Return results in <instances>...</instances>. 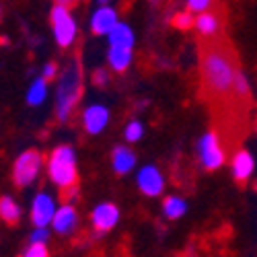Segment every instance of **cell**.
I'll use <instances>...</instances> for the list:
<instances>
[{"instance_id":"cell-18","label":"cell","mask_w":257,"mask_h":257,"mask_svg":"<svg viewBox=\"0 0 257 257\" xmlns=\"http://www.w3.org/2000/svg\"><path fill=\"white\" fill-rule=\"evenodd\" d=\"M107 44L121 46V48H136V33L132 29V25H127L125 21H119L113 27V31L107 35Z\"/></svg>"},{"instance_id":"cell-24","label":"cell","mask_w":257,"mask_h":257,"mask_svg":"<svg viewBox=\"0 0 257 257\" xmlns=\"http://www.w3.org/2000/svg\"><path fill=\"white\" fill-rule=\"evenodd\" d=\"M214 3H216V0H185V9L194 15H200V13L214 9Z\"/></svg>"},{"instance_id":"cell-22","label":"cell","mask_w":257,"mask_h":257,"mask_svg":"<svg viewBox=\"0 0 257 257\" xmlns=\"http://www.w3.org/2000/svg\"><path fill=\"white\" fill-rule=\"evenodd\" d=\"M144 132H146V127H144V121L134 117L130 119L125 125H123V138L127 144H134V142H140L144 138Z\"/></svg>"},{"instance_id":"cell-25","label":"cell","mask_w":257,"mask_h":257,"mask_svg":"<svg viewBox=\"0 0 257 257\" xmlns=\"http://www.w3.org/2000/svg\"><path fill=\"white\" fill-rule=\"evenodd\" d=\"M48 241H50V226H33V230L29 234V243L48 245Z\"/></svg>"},{"instance_id":"cell-20","label":"cell","mask_w":257,"mask_h":257,"mask_svg":"<svg viewBox=\"0 0 257 257\" xmlns=\"http://www.w3.org/2000/svg\"><path fill=\"white\" fill-rule=\"evenodd\" d=\"M21 214H23V210H21V204L13 198V196H0V220H3L5 224H17L21 220Z\"/></svg>"},{"instance_id":"cell-29","label":"cell","mask_w":257,"mask_h":257,"mask_svg":"<svg viewBox=\"0 0 257 257\" xmlns=\"http://www.w3.org/2000/svg\"><path fill=\"white\" fill-rule=\"evenodd\" d=\"M54 5H62V7H68V9H74L78 5V0H54Z\"/></svg>"},{"instance_id":"cell-10","label":"cell","mask_w":257,"mask_h":257,"mask_svg":"<svg viewBox=\"0 0 257 257\" xmlns=\"http://www.w3.org/2000/svg\"><path fill=\"white\" fill-rule=\"evenodd\" d=\"M121 220V210L115 202H99L91 210V224L97 234L111 232Z\"/></svg>"},{"instance_id":"cell-15","label":"cell","mask_w":257,"mask_h":257,"mask_svg":"<svg viewBox=\"0 0 257 257\" xmlns=\"http://www.w3.org/2000/svg\"><path fill=\"white\" fill-rule=\"evenodd\" d=\"M138 165V155L132 151L130 144H117L111 148V169L113 173L123 177L130 175Z\"/></svg>"},{"instance_id":"cell-17","label":"cell","mask_w":257,"mask_h":257,"mask_svg":"<svg viewBox=\"0 0 257 257\" xmlns=\"http://www.w3.org/2000/svg\"><path fill=\"white\" fill-rule=\"evenodd\" d=\"M161 210H163V216L167 220H179L187 214L189 204H187V200L183 196L171 194V196H165V200L161 204Z\"/></svg>"},{"instance_id":"cell-7","label":"cell","mask_w":257,"mask_h":257,"mask_svg":"<svg viewBox=\"0 0 257 257\" xmlns=\"http://www.w3.org/2000/svg\"><path fill=\"white\" fill-rule=\"evenodd\" d=\"M136 187L144 198H161L165 194L167 179L161 167L157 165H142L136 171Z\"/></svg>"},{"instance_id":"cell-23","label":"cell","mask_w":257,"mask_h":257,"mask_svg":"<svg viewBox=\"0 0 257 257\" xmlns=\"http://www.w3.org/2000/svg\"><path fill=\"white\" fill-rule=\"evenodd\" d=\"M173 27L175 29H179V31H187V29H194V23H196V15L194 13H189L187 9H183V11H179V13H175L173 15Z\"/></svg>"},{"instance_id":"cell-1","label":"cell","mask_w":257,"mask_h":257,"mask_svg":"<svg viewBox=\"0 0 257 257\" xmlns=\"http://www.w3.org/2000/svg\"><path fill=\"white\" fill-rule=\"evenodd\" d=\"M237 70V56L226 44L206 41L200 48V76L208 101L220 103L232 97V80Z\"/></svg>"},{"instance_id":"cell-30","label":"cell","mask_w":257,"mask_h":257,"mask_svg":"<svg viewBox=\"0 0 257 257\" xmlns=\"http://www.w3.org/2000/svg\"><path fill=\"white\" fill-rule=\"evenodd\" d=\"M97 3V7H101V5H111V0H95Z\"/></svg>"},{"instance_id":"cell-28","label":"cell","mask_w":257,"mask_h":257,"mask_svg":"<svg viewBox=\"0 0 257 257\" xmlns=\"http://www.w3.org/2000/svg\"><path fill=\"white\" fill-rule=\"evenodd\" d=\"M93 82L97 84V87H107V84H109V72H107L105 68H97L93 72Z\"/></svg>"},{"instance_id":"cell-16","label":"cell","mask_w":257,"mask_h":257,"mask_svg":"<svg viewBox=\"0 0 257 257\" xmlns=\"http://www.w3.org/2000/svg\"><path fill=\"white\" fill-rule=\"evenodd\" d=\"M134 62V48H121V46H109L107 48V66L111 72L123 74L130 70Z\"/></svg>"},{"instance_id":"cell-5","label":"cell","mask_w":257,"mask_h":257,"mask_svg":"<svg viewBox=\"0 0 257 257\" xmlns=\"http://www.w3.org/2000/svg\"><path fill=\"white\" fill-rule=\"evenodd\" d=\"M46 171V159L39 151H23L13 163V171H11V179L17 187H31L39 175Z\"/></svg>"},{"instance_id":"cell-11","label":"cell","mask_w":257,"mask_h":257,"mask_svg":"<svg viewBox=\"0 0 257 257\" xmlns=\"http://www.w3.org/2000/svg\"><path fill=\"white\" fill-rule=\"evenodd\" d=\"M119 23V13L111 7V5H101L97 7L93 13H91V19H89V29L93 35L97 37H107L113 27Z\"/></svg>"},{"instance_id":"cell-9","label":"cell","mask_w":257,"mask_h":257,"mask_svg":"<svg viewBox=\"0 0 257 257\" xmlns=\"http://www.w3.org/2000/svg\"><path fill=\"white\" fill-rule=\"evenodd\" d=\"M111 119V111L105 103H91L82 109L80 113V125H82V132L89 134V136H99L107 130Z\"/></svg>"},{"instance_id":"cell-19","label":"cell","mask_w":257,"mask_h":257,"mask_svg":"<svg viewBox=\"0 0 257 257\" xmlns=\"http://www.w3.org/2000/svg\"><path fill=\"white\" fill-rule=\"evenodd\" d=\"M48 95H50V80L39 74V76H35V78L31 80L29 89H27V93H25V101H27V105H31V107H39V105L46 103Z\"/></svg>"},{"instance_id":"cell-27","label":"cell","mask_w":257,"mask_h":257,"mask_svg":"<svg viewBox=\"0 0 257 257\" xmlns=\"http://www.w3.org/2000/svg\"><path fill=\"white\" fill-rule=\"evenodd\" d=\"M41 76L48 78V80H56V78L60 76L58 64H56V62H46V64H44V68H41Z\"/></svg>"},{"instance_id":"cell-34","label":"cell","mask_w":257,"mask_h":257,"mask_svg":"<svg viewBox=\"0 0 257 257\" xmlns=\"http://www.w3.org/2000/svg\"><path fill=\"white\" fill-rule=\"evenodd\" d=\"M255 189H257V181H255Z\"/></svg>"},{"instance_id":"cell-12","label":"cell","mask_w":257,"mask_h":257,"mask_svg":"<svg viewBox=\"0 0 257 257\" xmlns=\"http://www.w3.org/2000/svg\"><path fill=\"white\" fill-rule=\"evenodd\" d=\"M194 29L204 41H216V37L222 35V31H224V17L214 9L200 13V15H196Z\"/></svg>"},{"instance_id":"cell-33","label":"cell","mask_w":257,"mask_h":257,"mask_svg":"<svg viewBox=\"0 0 257 257\" xmlns=\"http://www.w3.org/2000/svg\"><path fill=\"white\" fill-rule=\"evenodd\" d=\"M255 132H257V121H255Z\"/></svg>"},{"instance_id":"cell-6","label":"cell","mask_w":257,"mask_h":257,"mask_svg":"<svg viewBox=\"0 0 257 257\" xmlns=\"http://www.w3.org/2000/svg\"><path fill=\"white\" fill-rule=\"evenodd\" d=\"M196 155H198V163L204 171L212 173V171H218L224 163H226V148L222 144V138L216 130H208L198 138L196 144Z\"/></svg>"},{"instance_id":"cell-26","label":"cell","mask_w":257,"mask_h":257,"mask_svg":"<svg viewBox=\"0 0 257 257\" xmlns=\"http://www.w3.org/2000/svg\"><path fill=\"white\" fill-rule=\"evenodd\" d=\"M23 257H50V249L48 245H41V243H29Z\"/></svg>"},{"instance_id":"cell-14","label":"cell","mask_w":257,"mask_h":257,"mask_svg":"<svg viewBox=\"0 0 257 257\" xmlns=\"http://www.w3.org/2000/svg\"><path fill=\"white\" fill-rule=\"evenodd\" d=\"M253 173H255V157L249 151H245V148H239L237 153H232V157H230L232 179L243 185V183L251 181Z\"/></svg>"},{"instance_id":"cell-13","label":"cell","mask_w":257,"mask_h":257,"mask_svg":"<svg viewBox=\"0 0 257 257\" xmlns=\"http://www.w3.org/2000/svg\"><path fill=\"white\" fill-rule=\"evenodd\" d=\"M80 224V216H78V210L72 202H62L56 210V216L52 220V230L60 237H66V234H72L76 232Z\"/></svg>"},{"instance_id":"cell-32","label":"cell","mask_w":257,"mask_h":257,"mask_svg":"<svg viewBox=\"0 0 257 257\" xmlns=\"http://www.w3.org/2000/svg\"><path fill=\"white\" fill-rule=\"evenodd\" d=\"M0 21H3V7H0Z\"/></svg>"},{"instance_id":"cell-2","label":"cell","mask_w":257,"mask_h":257,"mask_svg":"<svg viewBox=\"0 0 257 257\" xmlns=\"http://www.w3.org/2000/svg\"><path fill=\"white\" fill-rule=\"evenodd\" d=\"M50 181L64 194L78 187V157L72 144H58L46 159Z\"/></svg>"},{"instance_id":"cell-3","label":"cell","mask_w":257,"mask_h":257,"mask_svg":"<svg viewBox=\"0 0 257 257\" xmlns=\"http://www.w3.org/2000/svg\"><path fill=\"white\" fill-rule=\"evenodd\" d=\"M82 95V72L78 62L68 64V68L58 76V91H56V119L60 123H68L76 105Z\"/></svg>"},{"instance_id":"cell-31","label":"cell","mask_w":257,"mask_h":257,"mask_svg":"<svg viewBox=\"0 0 257 257\" xmlns=\"http://www.w3.org/2000/svg\"><path fill=\"white\" fill-rule=\"evenodd\" d=\"M148 3H151V5H159V3H161V0H148Z\"/></svg>"},{"instance_id":"cell-8","label":"cell","mask_w":257,"mask_h":257,"mask_svg":"<svg viewBox=\"0 0 257 257\" xmlns=\"http://www.w3.org/2000/svg\"><path fill=\"white\" fill-rule=\"evenodd\" d=\"M58 206L60 204L54 194H50L46 189L37 191L31 200V208H29V218H31L33 226H52Z\"/></svg>"},{"instance_id":"cell-21","label":"cell","mask_w":257,"mask_h":257,"mask_svg":"<svg viewBox=\"0 0 257 257\" xmlns=\"http://www.w3.org/2000/svg\"><path fill=\"white\" fill-rule=\"evenodd\" d=\"M232 97L237 101H249L251 99V80L249 76L239 68L232 80Z\"/></svg>"},{"instance_id":"cell-4","label":"cell","mask_w":257,"mask_h":257,"mask_svg":"<svg viewBox=\"0 0 257 257\" xmlns=\"http://www.w3.org/2000/svg\"><path fill=\"white\" fill-rule=\"evenodd\" d=\"M50 27L56 39V46L60 50H70L78 39V23L72 15V9L54 5L50 11Z\"/></svg>"}]
</instances>
